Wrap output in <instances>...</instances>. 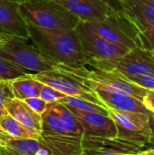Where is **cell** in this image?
<instances>
[{"mask_svg":"<svg viewBox=\"0 0 154 155\" xmlns=\"http://www.w3.org/2000/svg\"><path fill=\"white\" fill-rule=\"evenodd\" d=\"M29 40L48 59L60 66L82 68L89 58L84 53L75 29L46 30L27 24Z\"/></svg>","mask_w":154,"mask_h":155,"instance_id":"1","label":"cell"},{"mask_svg":"<svg viewBox=\"0 0 154 155\" xmlns=\"http://www.w3.org/2000/svg\"><path fill=\"white\" fill-rule=\"evenodd\" d=\"M19 11L26 24L46 30L69 31L74 29L80 22L78 18L52 0L20 2Z\"/></svg>","mask_w":154,"mask_h":155,"instance_id":"2","label":"cell"},{"mask_svg":"<svg viewBox=\"0 0 154 155\" xmlns=\"http://www.w3.org/2000/svg\"><path fill=\"white\" fill-rule=\"evenodd\" d=\"M27 41L18 37L7 41L0 47V55L33 74L60 69L59 64L45 57Z\"/></svg>","mask_w":154,"mask_h":155,"instance_id":"3","label":"cell"},{"mask_svg":"<svg viewBox=\"0 0 154 155\" xmlns=\"http://www.w3.org/2000/svg\"><path fill=\"white\" fill-rule=\"evenodd\" d=\"M74 29L82 47L89 58L88 64L91 63L116 62L131 50L99 35L83 22H79Z\"/></svg>","mask_w":154,"mask_h":155,"instance_id":"4","label":"cell"},{"mask_svg":"<svg viewBox=\"0 0 154 155\" xmlns=\"http://www.w3.org/2000/svg\"><path fill=\"white\" fill-rule=\"evenodd\" d=\"M108 115L116 126L117 139L135 144L140 148H143L149 144V115L140 113L117 111L110 108H108Z\"/></svg>","mask_w":154,"mask_h":155,"instance_id":"5","label":"cell"},{"mask_svg":"<svg viewBox=\"0 0 154 155\" xmlns=\"http://www.w3.org/2000/svg\"><path fill=\"white\" fill-rule=\"evenodd\" d=\"M87 66L114 71L126 78L139 75H154V53L136 46L116 62L91 63Z\"/></svg>","mask_w":154,"mask_h":155,"instance_id":"6","label":"cell"},{"mask_svg":"<svg viewBox=\"0 0 154 155\" xmlns=\"http://www.w3.org/2000/svg\"><path fill=\"white\" fill-rule=\"evenodd\" d=\"M84 24L99 35L118 45L129 49L137 46L139 32L123 14L121 9L116 15L104 21L87 22Z\"/></svg>","mask_w":154,"mask_h":155,"instance_id":"7","label":"cell"},{"mask_svg":"<svg viewBox=\"0 0 154 155\" xmlns=\"http://www.w3.org/2000/svg\"><path fill=\"white\" fill-rule=\"evenodd\" d=\"M31 75L42 84L49 85L67 96L82 98L99 105L105 106L93 90L62 69L31 74Z\"/></svg>","mask_w":154,"mask_h":155,"instance_id":"8","label":"cell"},{"mask_svg":"<svg viewBox=\"0 0 154 155\" xmlns=\"http://www.w3.org/2000/svg\"><path fill=\"white\" fill-rule=\"evenodd\" d=\"M58 4L80 22L104 21L116 15L120 8L113 5L110 0H52Z\"/></svg>","mask_w":154,"mask_h":155,"instance_id":"9","label":"cell"},{"mask_svg":"<svg viewBox=\"0 0 154 155\" xmlns=\"http://www.w3.org/2000/svg\"><path fill=\"white\" fill-rule=\"evenodd\" d=\"M70 110V109H69ZM81 123L84 135L104 138H116V126L109 115L98 113H86L70 110Z\"/></svg>","mask_w":154,"mask_h":155,"instance_id":"10","label":"cell"},{"mask_svg":"<svg viewBox=\"0 0 154 155\" xmlns=\"http://www.w3.org/2000/svg\"><path fill=\"white\" fill-rule=\"evenodd\" d=\"M118 3L138 32L154 25V0H118Z\"/></svg>","mask_w":154,"mask_h":155,"instance_id":"11","label":"cell"},{"mask_svg":"<svg viewBox=\"0 0 154 155\" xmlns=\"http://www.w3.org/2000/svg\"><path fill=\"white\" fill-rule=\"evenodd\" d=\"M92 90L95 92L99 99L107 108L123 112L140 113L146 115L152 114V113L146 109L141 99L131 94L103 88H93Z\"/></svg>","mask_w":154,"mask_h":155,"instance_id":"12","label":"cell"},{"mask_svg":"<svg viewBox=\"0 0 154 155\" xmlns=\"http://www.w3.org/2000/svg\"><path fill=\"white\" fill-rule=\"evenodd\" d=\"M0 27L25 40H29L27 24L19 11L18 0H0Z\"/></svg>","mask_w":154,"mask_h":155,"instance_id":"13","label":"cell"},{"mask_svg":"<svg viewBox=\"0 0 154 155\" xmlns=\"http://www.w3.org/2000/svg\"><path fill=\"white\" fill-rule=\"evenodd\" d=\"M38 141L46 146L52 155H83L84 153L79 136L41 133Z\"/></svg>","mask_w":154,"mask_h":155,"instance_id":"14","label":"cell"},{"mask_svg":"<svg viewBox=\"0 0 154 155\" xmlns=\"http://www.w3.org/2000/svg\"><path fill=\"white\" fill-rule=\"evenodd\" d=\"M5 110L8 114L22 124L25 127L41 134L42 116L34 112L24 101L11 98L5 102Z\"/></svg>","mask_w":154,"mask_h":155,"instance_id":"15","label":"cell"},{"mask_svg":"<svg viewBox=\"0 0 154 155\" xmlns=\"http://www.w3.org/2000/svg\"><path fill=\"white\" fill-rule=\"evenodd\" d=\"M0 146L18 155H52L50 151L36 139L16 138L0 131Z\"/></svg>","mask_w":154,"mask_h":155,"instance_id":"16","label":"cell"},{"mask_svg":"<svg viewBox=\"0 0 154 155\" xmlns=\"http://www.w3.org/2000/svg\"><path fill=\"white\" fill-rule=\"evenodd\" d=\"M81 144L84 150H105L123 153H135L141 152L139 146L122 141L117 138H104L96 136L83 135L81 137Z\"/></svg>","mask_w":154,"mask_h":155,"instance_id":"17","label":"cell"},{"mask_svg":"<svg viewBox=\"0 0 154 155\" xmlns=\"http://www.w3.org/2000/svg\"><path fill=\"white\" fill-rule=\"evenodd\" d=\"M15 98L25 100L31 97H39L43 84L34 79L31 74L10 80Z\"/></svg>","mask_w":154,"mask_h":155,"instance_id":"18","label":"cell"},{"mask_svg":"<svg viewBox=\"0 0 154 155\" xmlns=\"http://www.w3.org/2000/svg\"><path fill=\"white\" fill-rule=\"evenodd\" d=\"M48 107L60 119L64 129L73 136L82 137L84 135V128L76 116L60 102L48 103Z\"/></svg>","mask_w":154,"mask_h":155,"instance_id":"19","label":"cell"},{"mask_svg":"<svg viewBox=\"0 0 154 155\" xmlns=\"http://www.w3.org/2000/svg\"><path fill=\"white\" fill-rule=\"evenodd\" d=\"M0 131L12 137L25 139L38 140L41 134L37 132L32 131L25 127L22 124H20L8 114H5L0 118Z\"/></svg>","mask_w":154,"mask_h":155,"instance_id":"20","label":"cell"},{"mask_svg":"<svg viewBox=\"0 0 154 155\" xmlns=\"http://www.w3.org/2000/svg\"><path fill=\"white\" fill-rule=\"evenodd\" d=\"M64 106H66L70 110H76L80 112H86V113H98L102 114L108 115V108L105 106L99 105L97 104L92 103L90 101L74 97V96H65L60 101Z\"/></svg>","mask_w":154,"mask_h":155,"instance_id":"21","label":"cell"},{"mask_svg":"<svg viewBox=\"0 0 154 155\" xmlns=\"http://www.w3.org/2000/svg\"><path fill=\"white\" fill-rule=\"evenodd\" d=\"M42 116V132L47 134H64L71 135L64 129L60 119L54 114V113L47 106L45 112Z\"/></svg>","mask_w":154,"mask_h":155,"instance_id":"22","label":"cell"},{"mask_svg":"<svg viewBox=\"0 0 154 155\" xmlns=\"http://www.w3.org/2000/svg\"><path fill=\"white\" fill-rule=\"evenodd\" d=\"M29 74L32 73L0 55V80L10 81Z\"/></svg>","mask_w":154,"mask_h":155,"instance_id":"23","label":"cell"},{"mask_svg":"<svg viewBox=\"0 0 154 155\" xmlns=\"http://www.w3.org/2000/svg\"><path fill=\"white\" fill-rule=\"evenodd\" d=\"M137 46L154 53V25L138 33Z\"/></svg>","mask_w":154,"mask_h":155,"instance_id":"24","label":"cell"},{"mask_svg":"<svg viewBox=\"0 0 154 155\" xmlns=\"http://www.w3.org/2000/svg\"><path fill=\"white\" fill-rule=\"evenodd\" d=\"M11 98H15L10 81L0 80V118L7 114L5 104V102Z\"/></svg>","mask_w":154,"mask_h":155,"instance_id":"25","label":"cell"},{"mask_svg":"<svg viewBox=\"0 0 154 155\" xmlns=\"http://www.w3.org/2000/svg\"><path fill=\"white\" fill-rule=\"evenodd\" d=\"M65 96L66 95L64 94L59 92L58 90H56L49 85L44 84L40 90V94H39V97L42 98L43 100H44L46 103L58 102Z\"/></svg>","mask_w":154,"mask_h":155,"instance_id":"26","label":"cell"},{"mask_svg":"<svg viewBox=\"0 0 154 155\" xmlns=\"http://www.w3.org/2000/svg\"><path fill=\"white\" fill-rule=\"evenodd\" d=\"M22 101H24L34 112H35L39 115H42L45 112L48 106V103H46L44 100H43L40 97H31Z\"/></svg>","mask_w":154,"mask_h":155,"instance_id":"27","label":"cell"},{"mask_svg":"<svg viewBox=\"0 0 154 155\" xmlns=\"http://www.w3.org/2000/svg\"><path fill=\"white\" fill-rule=\"evenodd\" d=\"M127 79L146 90L154 91V75H139Z\"/></svg>","mask_w":154,"mask_h":155,"instance_id":"28","label":"cell"},{"mask_svg":"<svg viewBox=\"0 0 154 155\" xmlns=\"http://www.w3.org/2000/svg\"><path fill=\"white\" fill-rule=\"evenodd\" d=\"M142 101L144 106L146 107V109L154 114V91L149 90Z\"/></svg>","mask_w":154,"mask_h":155,"instance_id":"29","label":"cell"},{"mask_svg":"<svg viewBox=\"0 0 154 155\" xmlns=\"http://www.w3.org/2000/svg\"><path fill=\"white\" fill-rule=\"evenodd\" d=\"M84 153L86 155H137L135 153H117L113 151H105V150H84Z\"/></svg>","mask_w":154,"mask_h":155,"instance_id":"30","label":"cell"},{"mask_svg":"<svg viewBox=\"0 0 154 155\" xmlns=\"http://www.w3.org/2000/svg\"><path fill=\"white\" fill-rule=\"evenodd\" d=\"M149 127H150V142L149 149L154 150V114L149 115Z\"/></svg>","mask_w":154,"mask_h":155,"instance_id":"31","label":"cell"},{"mask_svg":"<svg viewBox=\"0 0 154 155\" xmlns=\"http://www.w3.org/2000/svg\"><path fill=\"white\" fill-rule=\"evenodd\" d=\"M17 36L14 35H9V34H0V47H2L7 41L15 38ZM20 38V37H18Z\"/></svg>","mask_w":154,"mask_h":155,"instance_id":"32","label":"cell"},{"mask_svg":"<svg viewBox=\"0 0 154 155\" xmlns=\"http://www.w3.org/2000/svg\"><path fill=\"white\" fill-rule=\"evenodd\" d=\"M137 155H154V153L151 151V150H149V149H147V150H145V151H141V152H139Z\"/></svg>","mask_w":154,"mask_h":155,"instance_id":"33","label":"cell"},{"mask_svg":"<svg viewBox=\"0 0 154 155\" xmlns=\"http://www.w3.org/2000/svg\"><path fill=\"white\" fill-rule=\"evenodd\" d=\"M0 34H9V35H12V34H10V33L6 32L5 30H4L2 27H0Z\"/></svg>","mask_w":154,"mask_h":155,"instance_id":"34","label":"cell"},{"mask_svg":"<svg viewBox=\"0 0 154 155\" xmlns=\"http://www.w3.org/2000/svg\"><path fill=\"white\" fill-rule=\"evenodd\" d=\"M18 1L20 3V2H24V1H27V0H18ZM43 1H51V0H43Z\"/></svg>","mask_w":154,"mask_h":155,"instance_id":"35","label":"cell"},{"mask_svg":"<svg viewBox=\"0 0 154 155\" xmlns=\"http://www.w3.org/2000/svg\"><path fill=\"white\" fill-rule=\"evenodd\" d=\"M149 150H151V149H149ZM151 151H152V152L154 153V150H151Z\"/></svg>","mask_w":154,"mask_h":155,"instance_id":"36","label":"cell"},{"mask_svg":"<svg viewBox=\"0 0 154 155\" xmlns=\"http://www.w3.org/2000/svg\"><path fill=\"white\" fill-rule=\"evenodd\" d=\"M83 155H86V154H85V153H84V154H83Z\"/></svg>","mask_w":154,"mask_h":155,"instance_id":"37","label":"cell"}]
</instances>
